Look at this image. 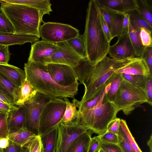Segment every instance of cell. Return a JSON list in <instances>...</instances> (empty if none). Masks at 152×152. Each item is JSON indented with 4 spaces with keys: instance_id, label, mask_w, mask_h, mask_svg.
I'll list each match as a JSON object with an SVG mask.
<instances>
[{
    "instance_id": "7",
    "label": "cell",
    "mask_w": 152,
    "mask_h": 152,
    "mask_svg": "<svg viewBox=\"0 0 152 152\" xmlns=\"http://www.w3.org/2000/svg\"><path fill=\"white\" fill-rule=\"evenodd\" d=\"M66 106L65 101L59 98L51 99L45 104L40 116L39 135L58 126L63 116Z\"/></svg>"
},
{
    "instance_id": "12",
    "label": "cell",
    "mask_w": 152,
    "mask_h": 152,
    "mask_svg": "<svg viewBox=\"0 0 152 152\" xmlns=\"http://www.w3.org/2000/svg\"><path fill=\"white\" fill-rule=\"evenodd\" d=\"M57 48L56 44L43 40L36 41L31 46L28 62H39L45 65L50 63Z\"/></svg>"
},
{
    "instance_id": "27",
    "label": "cell",
    "mask_w": 152,
    "mask_h": 152,
    "mask_svg": "<svg viewBox=\"0 0 152 152\" xmlns=\"http://www.w3.org/2000/svg\"><path fill=\"white\" fill-rule=\"evenodd\" d=\"M107 91L105 88H104L95 97L89 100L82 103H79L78 100L74 99V101L76 107L78 109V110L79 113L82 112L86 110L92 109L98 105L103 101L104 99Z\"/></svg>"
},
{
    "instance_id": "37",
    "label": "cell",
    "mask_w": 152,
    "mask_h": 152,
    "mask_svg": "<svg viewBox=\"0 0 152 152\" xmlns=\"http://www.w3.org/2000/svg\"><path fill=\"white\" fill-rule=\"evenodd\" d=\"M0 31L14 33L15 30L12 23L6 16L0 12Z\"/></svg>"
},
{
    "instance_id": "44",
    "label": "cell",
    "mask_w": 152,
    "mask_h": 152,
    "mask_svg": "<svg viewBox=\"0 0 152 152\" xmlns=\"http://www.w3.org/2000/svg\"><path fill=\"white\" fill-rule=\"evenodd\" d=\"M145 92L147 99V103L150 105L152 104V75L147 77Z\"/></svg>"
},
{
    "instance_id": "39",
    "label": "cell",
    "mask_w": 152,
    "mask_h": 152,
    "mask_svg": "<svg viewBox=\"0 0 152 152\" xmlns=\"http://www.w3.org/2000/svg\"><path fill=\"white\" fill-rule=\"evenodd\" d=\"M152 32L141 28L140 31V37L142 45L145 47L152 46Z\"/></svg>"
},
{
    "instance_id": "11",
    "label": "cell",
    "mask_w": 152,
    "mask_h": 152,
    "mask_svg": "<svg viewBox=\"0 0 152 152\" xmlns=\"http://www.w3.org/2000/svg\"><path fill=\"white\" fill-rule=\"evenodd\" d=\"M46 65L50 75L59 85L67 86L78 82L77 74L72 67L65 64L53 63Z\"/></svg>"
},
{
    "instance_id": "29",
    "label": "cell",
    "mask_w": 152,
    "mask_h": 152,
    "mask_svg": "<svg viewBox=\"0 0 152 152\" xmlns=\"http://www.w3.org/2000/svg\"><path fill=\"white\" fill-rule=\"evenodd\" d=\"M123 78L121 74H115L110 82L109 89L104 96L105 101L113 104L117 92Z\"/></svg>"
},
{
    "instance_id": "33",
    "label": "cell",
    "mask_w": 152,
    "mask_h": 152,
    "mask_svg": "<svg viewBox=\"0 0 152 152\" xmlns=\"http://www.w3.org/2000/svg\"><path fill=\"white\" fill-rule=\"evenodd\" d=\"M124 14L115 12L112 23L110 33L113 39L119 37L120 34Z\"/></svg>"
},
{
    "instance_id": "40",
    "label": "cell",
    "mask_w": 152,
    "mask_h": 152,
    "mask_svg": "<svg viewBox=\"0 0 152 152\" xmlns=\"http://www.w3.org/2000/svg\"><path fill=\"white\" fill-rule=\"evenodd\" d=\"M100 142L118 144V137L117 134L107 131L103 134L98 136Z\"/></svg>"
},
{
    "instance_id": "6",
    "label": "cell",
    "mask_w": 152,
    "mask_h": 152,
    "mask_svg": "<svg viewBox=\"0 0 152 152\" xmlns=\"http://www.w3.org/2000/svg\"><path fill=\"white\" fill-rule=\"evenodd\" d=\"M148 100L145 91L123 79L117 92L113 104L126 115Z\"/></svg>"
},
{
    "instance_id": "22",
    "label": "cell",
    "mask_w": 152,
    "mask_h": 152,
    "mask_svg": "<svg viewBox=\"0 0 152 152\" xmlns=\"http://www.w3.org/2000/svg\"><path fill=\"white\" fill-rule=\"evenodd\" d=\"M35 135H36L24 126L17 131L10 133L8 138L14 144L22 147Z\"/></svg>"
},
{
    "instance_id": "38",
    "label": "cell",
    "mask_w": 152,
    "mask_h": 152,
    "mask_svg": "<svg viewBox=\"0 0 152 152\" xmlns=\"http://www.w3.org/2000/svg\"><path fill=\"white\" fill-rule=\"evenodd\" d=\"M120 124L124 131L128 141L136 152H142L136 142L127 125L125 120L121 119Z\"/></svg>"
},
{
    "instance_id": "2",
    "label": "cell",
    "mask_w": 152,
    "mask_h": 152,
    "mask_svg": "<svg viewBox=\"0 0 152 152\" xmlns=\"http://www.w3.org/2000/svg\"><path fill=\"white\" fill-rule=\"evenodd\" d=\"M83 34L87 59L95 65L107 56L110 46L101 26L96 0H91L88 3Z\"/></svg>"
},
{
    "instance_id": "16",
    "label": "cell",
    "mask_w": 152,
    "mask_h": 152,
    "mask_svg": "<svg viewBox=\"0 0 152 152\" xmlns=\"http://www.w3.org/2000/svg\"><path fill=\"white\" fill-rule=\"evenodd\" d=\"M37 36L27 34H18L0 31V45L9 46L32 43L39 40Z\"/></svg>"
},
{
    "instance_id": "47",
    "label": "cell",
    "mask_w": 152,
    "mask_h": 152,
    "mask_svg": "<svg viewBox=\"0 0 152 152\" xmlns=\"http://www.w3.org/2000/svg\"><path fill=\"white\" fill-rule=\"evenodd\" d=\"M120 119V118H116L110 121L107 125V131L118 135Z\"/></svg>"
},
{
    "instance_id": "35",
    "label": "cell",
    "mask_w": 152,
    "mask_h": 152,
    "mask_svg": "<svg viewBox=\"0 0 152 152\" xmlns=\"http://www.w3.org/2000/svg\"><path fill=\"white\" fill-rule=\"evenodd\" d=\"M121 74L123 79L145 91V83L147 77L141 75Z\"/></svg>"
},
{
    "instance_id": "51",
    "label": "cell",
    "mask_w": 152,
    "mask_h": 152,
    "mask_svg": "<svg viewBox=\"0 0 152 152\" xmlns=\"http://www.w3.org/2000/svg\"><path fill=\"white\" fill-rule=\"evenodd\" d=\"M129 19V14L128 13L124 14L121 33L120 36L118 37L127 33L128 29Z\"/></svg>"
},
{
    "instance_id": "15",
    "label": "cell",
    "mask_w": 152,
    "mask_h": 152,
    "mask_svg": "<svg viewBox=\"0 0 152 152\" xmlns=\"http://www.w3.org/2000/svg\"><path fill=\"white\" fill-rule=\"evenodd\" d=\"M99 7L122 14L137 9L136 0H96Z\"/></svg>"
},
{
    "instance_id": "3",
    "label": "cell",
    "mask_w": 152,
    "mask_h": 152,
    "mask_svg": "<svg viewBox=\"0 0 152 152\" xmlns=\"http://www.w3.org/2000/svg\"><path fill=\"white\" fill-rule=\"evenodd\" d=\"M24 71L26 78L37 92L51 99L74 98L77 93L78 82L67 86L59 85L50 75L46 65L27 62L24 64Z\"/></svg>"
},
{
    "instance_id": "13",
    "label": "cell",
    "mask_w": 152,
    "mask_h": 152,
    "mask_svg": "<svg viewBox=\"0 0 152 152\" xmlns=\"http://www.w3.org/2000/svg\"><path fill=\"white\" fill-rule=\"evenodd\" d=\"M57 48L51 57L50 63L65 64L75 68L83 59L66 41L56 44Z\"/></svg>"
},
{
    "instance_id": "55",
    "label": "cell",
    "mask_w": 152,
    "mask_h": 152,
    "mask_svg": "<svg viewBox=\"0 0 152 152\" xmlns=\"http://www.w3.org/2000/svg\"><path fill=\"white\" fill-rule=\"evenodd\" d=\"M20 152H29L28 148L25 146L22 147Z\"/></svg>"
},
{
    "instance_id": "57",
    "label": "cell",
    "mask_w": 152,
    "mask_h": 152,
    "mask_svg": "<svg viewBox=\"0 0 152 152\" xmlns=\"http://www.w3.org/2000/svg\"><path fill=\"white\" fill-rule=\"evenodd\" d=\"M97 152H105L102 149L100 148L98 150Z\"/></svg>"
},
{
    "instance_id": "14",
    "label": "cell",
    "mask_w": 152,
    "mask_h": 152,
    "mask_svg": "<svg viewBox=\"0 0 152 152\" xmlns=\"http://www.w3.org/2000/svg\"><path fill=\"white\" fill-rule=\"evenodd\" d=\"M108 54L112 58L123 59L136 57L128 33L118 37V41L110 46Z\"/></svg>"
},
{
    "instance_id": "56",
    "label": "cell",
    "mask_w": 152,
    "mask_h": 152,
    "mask_svg": "<svg viewBox=\"0 0 152 152\" xmlns=\"http://www.w3.org/2000/svg\"><path fill=\"white\" fill-rule=\"evenodd\" d=\"M7 114L0 113V121L3 119Z\"/></svg>"
},
{
    "instance_id": "25",
    "label": "cell",
    "mask_w": 152,
    "mask_h": 152,
    "mask_svg": "<svg viewBox=\"0 0 152 152\" xmlns=\"http://www.w3.org/2000/svg\"><path fill=\"white\" fill-rule=\"evenodd\" d=\"M57 126L40 136L43 152H55L57 138Z\"/></svg>"
},
{
    "instance_id": "21",
    "label": "cell",
    "mask_w": 152,
    "mask_h": 152,
    "mask_svg": "<svg viewBox=\"0 0 152 152\" xmlns=\"http://www.w3.org/2000/svg\"><path fill=\"white\" fill-rule=\"evenodd\" d=\"M26 117L24 106L18 107V109L11 112L8 119L9 134L15 132L25 126Z\"/></svg>"
},
{
    "instance_id": "41",
    "label": "cell",
    "mask_w": 152,
    "mask_h": 152,
    "mask_svg": "<svg viewBox=\"0 0 152 152\" xmlns=\"http://www.w3.org/2000/svg\"><path fill=\"white\" fill-rule=\"evenodd\" d=\"M99 11L105 22L107 24L110 31L115 12L108 9L99 7Z\"/></svg>"
},
{
    "instance_id": "26",
    "label": "cell",
    "mask_w": 152,
    "mask_h": 152,
    "mask_svg": "<svg viewBox=\"0 0 152 152\" xmlns=\"http://www.w3.org/2000/svg\"><path fill=\"white\" fill-rule=\"evenodd\" d=\"M136 57L140 58L147 47L142 44L140 37V31L134 29L129 21L127 33Z\"/></svg>"
},
{
    "instance_id": "43",
    "label": "cell",
    "mask_w": 152,
    "mask_h": 152,
    "mask_svg": "<svg viewBox=\"0 0 152 152\" xmlns=\"http://www.w3.org/2000/svg\"><path fill=\"white\" fill-rule=\"evenodd\" d=\"M9 114H7L0 121V140L8 138L9 134L8 126V119Z\"/></svg>"
},
{
    "instance_id": "46",
    "label": "cell",
    "mask_w": 152,
    "mask_h": 152,
    "mask_svg": "<svg viewBox=\"0 0 152 152\" xmlns=\"http://www.w3.org/2000/svg\"><path fill=\"white\" fill-rule=\"evenodd\" d=\"M100 148L105 152H123L118 144L100 142Z\"/></svg>"
},
{
    "instance_id": "8",
    "label": "cell",
    "mask_w": 152,
    "mask_h": 152,
    "mask_svg": "<svg viewBox=\"0 0 152 152\" xmlns=\"http://www.w3.org/2000/svg\"><path fill=\"white\" fill-rule=\"evenodd\" d=\"M79 34L76 28L59 23H44L39 29V36L42 40L55 44L67 41L76 37Z\"/></svg>"
},
{
    "instance_id": "31",
    "label": "cell",
    "mask_w": 152,
    "mask_h": 152,
    "mask_svg": "<svg viewBox=\"0 0 152 152\" xmlns=\"http://www.w3.org/2000/svg\"><path fill=\"white\" fill-rule=\"evenodd\" d=\"M137 9L142 17L152 26V1L136 0Z\"/></svg>"
},
{
    "instance_id": "5",
    "label": "cell",
    "mask_w": 152,
    "mask_h": 152,
    "mask_svg": "<svg viewBox=\"0 0 152 152\" xmlns=\"http://www.w3.org/2000/svg\"><path fill=\"white\" fill-rule=\"evenodd\" d=\"M119 111L112 103L104 99L94 108L79 113L76 124L99 135L107 132V125L116 117Z\"/></svg>"
},
{
    "instance_id": "34",
    "label": "cell",
    "mask_w": 152,
    "mask_h": 152,
    "mask_svg": "<svg viewBox=\"0 0 152 152\" xmlns=\"http://www.w3.org/2000/svg\"><path fill=\"white\" fill-rule=\"evenodd\" d=\"M118 135V144L123 152H136L129 143L127 137L120 124Z\"/></svg>"
},
{
    "instance_id": "36",
    "label": "cell",
    "mask_w": 152,
    "mask_h": 152,
    "mask_svg": "<svg viewBox=\"0 0 152 152\" xmlns=\"http://www.w3.org/2000/svg\"><path fill=\"white\" fill-rule=\"evenodd\" d=\"M24 146L26 147L29 152H43L40 136L35 135Z\"/></svg>"
},
{
    "instance_id": "9",
    "label": "cell",
    "mask_w": 152,
    "mask_h": 152,
    "mask_svg": "<svg viewBox=\"0 0 152 152\" xmlns=\"http://www.w3.org/2000/svg\"><path fill=\"white\" fill-rule=\"evenodd\" d=\"M51 99L37 92L30 102L23 105L26 117L25 126L36 135H39L40 117L42 109Z\"/></svg>"
},
{
    "instance_id": "24",
    "label": "cell",
    "mask_w": 152,
    "mask_h": 152,
    "mask_svg": "<svg viewBox=\"0 0 152 152\" xmlns=\"http://www.w3.org/2000/svg\"><path fill=\"white\" fill-rule=\"evenodd\" d=\"M63 99L66 102V106L64 115L60 123L66 125L76 124L79 113L77 109L74 101L73 100V102L72 103L67 97H64Z\"/></svg>"
},
{
    "instance_id": "20",
    "label": "cell",
    "mask_w": 152,
    "mask_h": 152,
    "mask_svg": "<svg viewBox=\"0 0 152 152\" xmlns=\"http://www.w3.org/2000/svg\"><path fill=\"white\" fill-rule=\"evenodd\" d=\"M37 93L26 78L18 87V98L15 105L23 106L30 102Z\"/></svg>"
},
{
    "instance_id": "50",
    "label": "cell",
    "mask_w": 152,
    "mask_h": 152,
    "mask_svg": "<svg viewBox=\"0 0 152 152\" xmlns=\"http://www.w3.org/2000/svg\"><path fill=\"white\" fill-rule=\"evenodd\" d=\"M99 13L100 22L102 28L108 42L110 43L112 39L109 28L104 20L100 11Z\"/></svg>"
},
{
    "instance_id": "23",
    "label": "cell",
    "mask_w": 152,
    "mask_h": 152,
    "mask_svg": "<svg viewBox=\"0 0 152 152\" xmlns=\"http://www.w3.org/2000/svg\"><path fill=\"white\" fill-rule=\"evenodd\" d=\"M91 134L87 131L77 138L67 152H87Z\"/></svg>"
},
{
    "instance_id": "49",
    "label": "cell",
    "mask_w": 152,
    "mask_h": 152,
    "mask_svg": "<svg viewBox=\"0 0 152 152\" xmlns=\"http://www.w3.org/2000/svg\"><path fill=\"white\" fill-rule=\"evenodd\" d=\"M100 144L98 136L91 138L87 152H97L100 148Z\"/></svg>"
},
{
    "instance_id": "58",
    "label": "cell",
    "mask_w": 152,
    "mask_h": 152,
    "mask_svg": "<svg viewBox=\"0 0 152 152\" xmlns=\"http://www.w3.org/2000/svg\"><path fill=\"white\" fill-rule=\"evenodd\" d=\"M0 93H3V94H6L4 92V91H2V90L0 88ZM7 95V94H6Z\"/></svg>"
},
{
    "instance_id": "4",
    "label": "cell",
    "mask_w": 152,
    "mask_h": 152,
    "mask_svg": "<svg viewBox=\"0 0 152 152\" xmlns=\"http://www.w3.org/2000/svg\"><path fill=\"white\" fill-rule=\"evenodd\" d=\"M0 10L12 23L14 34L32 35L40 38L39 29L41 23L44 22L38 10L21 4L2 3Z\"/></svg>"
},
{
    "instance_id": "52",
    "label": "cell",
    "mask_w": 152,
    "mask_h": 152,
    "mask_svg": "<svg viewBox=\"0 0 152 152\" xmlns=\"http://www.w3.org/2000/svg\"><path fill=\"white\" fill-rule=\"evenodd\" d=\"M22 147L16 145L9 140L8 146L4 149V152H20Z\"/></svg>"
},
{
    "instance_id": "18",
    "label": "cell",
    "mask_w": 152,
    "mask_h": 152,
    "mask_svg": "<svg viewBox=\"0 0 152 152\" xmlns=\"http://www.w3.org/2000/svg\"><path fill=\"white\" fill-rule=\"evenodd\" d=\"M0 73L18 87L26 78L24 70L8 64H0Z\"/></svg>"
},
{
    "instance_id": "1",
    "label": "cell",
    "mask_w": 152,
    "mask_h": 152,
    "mask_svg": "<svg viewBox=\"0 0 152 152\" xmlns=\"http://www.w3.org/2000/svg\"><path fill=\"white\" fill-rule=\"evenodd\" d=\"M135 57L123 59L110 58L106 56L95 65H92L87 59H82L74 68L78 80L84 85V94L79 103L91 100L96 96L104 88L108 80Z\"/></svg>"
},
{
    "instance_id": "42",
    "label": "cell",
    "mask_w": 152,
    "mask_h": 152,
    "mask_svg": "<svg viewBox=\"0 0 152 152\" xmlns=\"http://www.w3.org/2000/svg\"><path fill=\"white\" fill-rule=\"evenodd\" d=\"M140 58L145 61L150 72L152 74V46L147 47Z\"/></svg>"
},
{
    "instance_id": "19",
    "label": "cell",
    "mask_w": 152,
    "mask_h": 152,
    "mask_svg": "<svg viewBox=\"0 0 152 152\" xmlns=\"http://www.w3.org/2000/svg\"><path fill=\"white\" fill-rule=\"evenodd\" d=\"M17 4L31 7L38 10L42 17L50 15L53 10L49 0H0V3Z\"/></svg>"
},
{
    "instance_id": "53",
    "label": "cell",
    "mask_w": 152,
    "mask_h": 152,
    "mask_svg": "<svg viewBox=\"0 0 152 152\" xmlns=\"http://www.w3.org/2000/svg\"><path fill=\"white\" fill-rule=\"evenodd\" d=\"M9 138H3L0 140V148L4 149L7 148L9 144Z\"/></svg>"
},
{
    "instance_id": "30",
    "label": "cell",
    "mask_w": 152,
    "mask_h": 152,
    "mask_svg": "<svg viewBox=\"0 0 152 152\" xmlns=\"http://www.w3.org/2000/svg\"><path fill=\"white\" fill-rule=\"evenodd\" d=\"M66 42L74 51L82 58L87 59L83 34H79L76 37Z\"/></svg>"
},
{
    "instance_id": "28",
    "label": "cell",
    "mask_w": 152,
    "mask_h": 152,
    "mask_svg": "<svg viewBox=\"0 0 152 152\" xmlns=\"http://www.w3.org/2000/svg\"><path fill=\"white\" fill-rule=\"evenodd\" d=\"M127 13L129 15V23L135 30L140 31L141 28H144L152 32V26L142 17L137 9L133 10Z\"/></svg>"
},
{
    "instance_id": "10",
    "label": "cell",
    "mask_w": 152,
    "mask_h": 152,
    "mask_svg": "<svg viewBox=\"0 0 152 152\" xmlns=\"http://www.w3.org/2000/svg\"><path fill=\"white\" fill-rule=\"evenodd\" d=\"M57 128L55 152H67L75 139L88 130L83 126L76 124L66 125L60 123Z\"/></svg>"
},
{
    "instance_id": "45",
    "label": "cell",
    "mask_w": 152,
    "mask_h": 152,
    "mask_svg": "<svg viewBox=\"0 0 152 152\" xmlns=\"http://www.w3.org/2000/svg\"><path fill=\"white\" fill-rule=\"evenodd\" d=\"M10 55L8 46L0 45V64H8Z\"/></svg>"
},
{
    "instance_id": "17",
    "label": "cell",
    "mask_w": 152,
    "mask_h": 152,
    "mask_svg": "<svg viewBox=\"0 0 152 152\" xmlns=\"http://www.w3.org/2000/svg\"><path fill=\"white\" fill-rule=\"evenodd\" d=\"M116 73L141 75L146 77L152 75L145 61L137 57H135L125 66L117 70Z\"/></svg>"
},
{
    "instance_id": "32",
    "label": "cell",
    "mask_w": 152,
    "mask_h": 152,
    "mask_svg": "<svg viewBox=\"0 0 152 152\" xmlns=\"http://www.w3.org/2000/svg\"><path fill=\"white\" fill-rule=\"evenodd\" d=\"M0 88L6 94L12 98L14 104L17 100L18 87L0 73Z\"/></svg>"
},
{
    "instance_id": "48",
    "label": "cell",
    "mask_w": 152,
    "mask_h": 152,
    "mask_svg": "<svg viewBox=\"0 0 152 152\" xmlns=\"http://www.w3.org/2000/svg\"><path fill=\"white\" fill-rule=\"evenodd\" d=\"M14 105L0 102V113L10 114L13 111L18 109Z\"/></svg>"
},
{
    "instance_id": "54",
    "label": "cell",
    "mask_w": 152,
    "mask_h": 152,
    "mask_svg": "<svg viewBox=\"0 0 152 152\" xmlns=\"http://www.w3.org/2000/svg\"><path fill=\"white\" fill-rule=\"evenodd\" d=\"M152 135H151V136H150V138L149 140H148L147 142V144L148 145L149 147V148L150 149V152H152Z\"/></svg>"
},
{
    "instance_id": "59",
    "label": "cell",
    "mask_w": 152,
    "mask_h": 152,
    "mask_svg": "<svg viewBox=\"0 0 152 152\" xmlns=\"http://www.w3.org/2000/svg\"><path fill=\"white\" fill-rule=\"evenodd\" d=\"M4 149L0 148V152H4Z\"/></svg>"
}]
</instances>
